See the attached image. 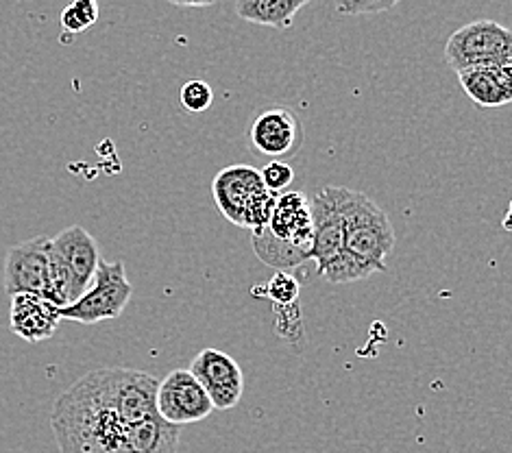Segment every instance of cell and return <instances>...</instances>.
I'll list each match as a JSON object with an SVG mask.
<instances>
[{
	"label": "cell",
	"mask_w": 512,
	"mask_h": 453,
	"mask_svg": "<svg viewBox=\"0 0 512 453\" xmlns=\"http://www.w3.org/2000/svg\"><path fill=\"white\" fill-rule=\"evenodd\" d=\"M59 308L40 295L11 297L9 325L11 332L27 342H42L53 338L59 327Z\"/></svg>",
	"instance_id": "cell-12"
},
{
	"label": "cell",
	"mask_w": 512,
	"mask_h": 453,
	"mask_svg": "<svg viewBox=\"0 0 512 453\" xmlns=\"http://www.w3.org/2000/svg\"><path fill=\"white\" fill-rule=\"evenodd\" d=\"M397 3L390 0V3H382V0H343V3H336V11L345 16H362V14H384V11L395 9Z\"/></svg>",
	"instance_id": "cell-21"
},
{
	"label": "cell",
	"mask_w": 512,
	"mask_h": 453,
	"mask_svg": "<svg viewBox=\"0 0 512 453\" xmlns=\"http://www.w3.org/2000/svg\"><path fill=\"white\" fill-rule=\"evenodd\" d=\"M445 59L456 72L480 66H512V33L495 20H475L451 33Z\"/></svg>",
	"instance_id": "cell-6"
},
{
	"label": "cell",
	"mask_w": 512,
	"mask_h": 453,
	"mask_svg": "<svg viewBox=\"0 0 512 453\" xmlns=\"http://www.w3.org/2000/svg\"><path fill=\"white\" fill-rule=\"evenodd\" d=\"M319 275L325 277V281H329V284H349V281L369 279L371 275H375V268L360 262L358 257H353L349 251H345L327 268H323Z\"/></svg>",
	"instance_id": "cell-16"
},
{
	"label": "cell",
	"mask_w": 512,
	"mask_h": 453,
	"mask_svg": "<svg viewBox=\"0 0 512 453\" xmlns=\"http://www.w3.org/2000/svg\"><path fill=\"white\" fill-rule=\"evenodd\" d=\"M188 371L203 386L214 410L236 408L245 393V375H242L240 364L221 349H203L192 360Z\"/></svg>",
	"instance_id": "cell-8"
},
{
	"label": "cell",
	"mask_w": 512,
	"mask_h": 453,
	"mask_svg": "<svg viewBox=\"0 0 512 453\" xmlns=\"http://www.w3.org/2000/svg\"><path fill=\"white\" fill-rule=\"evenodd\" d=\"M212 197L229 223L251 229V234L268 225L277 201L275 194L264 190L260 170L247 164L223 168L212 181Z\"/></svg>",
	"instance_id": "cell-3"
},
{
	"label": "cell",
	"mask_w": 512,
	"mask_h": 453,
	"mask_svg": "<svg viewBox=\"0 0 512 453\" xmlns=\"http://www.w3.org/2000/svg\"><path fill=\"white\" fill-rule=\"evenodd\" d=\"M299 281L290 273L277 271L273 279H268L266 284V297L273 303L282 305V308H295L299 301Z\"/></svg>",
	"instance_id": "cell-18"
},
{
	"label": "cell",
	"mask_w": 512,
	"mask_h": 453,
	"mask_svg": "<svg viewBox=\"0 0 512 453\" xmlns=\"http://www.w3.org/2000/svg\"><path fill=\"white\" fill-rule=\"evenodd\" d=\"M59 453H175L179 427L160 416L131 425L120 408V366L77 379L51 414Z\"/></svg>",
	"instance_id": "cell-1"
},
{
	"label": "cell",
	"mask_w": 512,
	"mask_h": 453,
	"mask_svg": "<svg viewBox=\"0 0 512 453\" xmlns=\"http://www.w3.org/2000/svg\"><path fill=\"white\" fill-rule=\"evenodd\" d=\"M177 7H192V9H201V7H212V3H184V0H177Z\"/></svg>",
	"instance_id": "cell-22"
},
{
	"label": "cell",
	"mask_w": 512,
	"mask_h": 453,
	"mask_svg": "<svg viewBox=\"0 0 512 453\" xmlns=\"http://www.w3.org/2000/svg\"><path fill=\"white\" fill-rule=\"evenodd\" d=\"M266 249L275 253L279 260L292 266H301L310 262V244H312V205L303 192H284L279 194L271 220L258 231Z\"/></svg>",
	"instance_id": "cell-4"
},
{
	"label": "cell",
	"mask_w": 512,
	"mask_h": 453,
	"mask_svg": "<svg viewBox=\"0 0 512 453\" xmlns=\"http://www.w3.org/2000/svg\"><path fill=\"white\" fill-rule=\"evenodd\" d=\"M338 207L345 227V249L360 262L386 273V260L395 249V229L386 212L364 192L338 188Z\"/></svg>",
	"instance_id": "cell-2"
},
{
	"label": "cell",
	"mask_w": 512,
	"mask_h": 453,
	"mask_svg": "<svg viewBox=\"0 0 512 453\" xmlns=\"http://www.w3.org/2000/svg\"><path fill=\"white\" fill-rule=\"evenodd\" d=\"M312 244L308 260L316 262V273L332 264L345 249V227L338 207V186H325L310 199Z\"/></svg>",
	"instance_id": "cell-10"
},
{
	"label": "cell",
	"mask_w": 512,
	"mask_h": 453,
	"mask_svg": "<svg viewBox=\"0 0 512 453\" xmlns=\"http://www.w3.org/2000/svg\"><path fill=\"white\" fill-rule=\"evenodd\" d=\"M51 247L68 264L72 275L77 277L83 290H88L96 266H99V262H101L99 244H96V240L83 227L72 225V227L64 229L62 234L51 238Z\"/></svg>",
	"instance_id": "cell-14"
},
{
	"label": "cell",
	"mask_w": 512,
	"mask_h": 453,
	"mask_svg": "<svg viewBox=\"0 0 512 453\" xmlns=\"http://www.w3.org/2000/svg\"><path fill=\"white\" fill-rule=\"evenodd\" d=\"M131 295L133 286L129 284L125 262H107L101 257L88 290L68 308L59 310V318L83 325L109 321L125 312Z\"/></svg>",
	"instance_id": "cell-5"
},
{
	"label": "cell",
	"mask_w": 512,
	"mask_h": 453,
	"mask_svg": "<svg viewBox=\"0 0 512 453\" xmlns=\"http://www.w3.org/2000/svg\"><path fill=\"white\" fill-rule=\"evenodd\" d=\"M48 257H51V238L38 236L14 244L5 257V292L16 295L46 297L48 288Z\"/></svg>",
	"instance_id": "cell-9"
},
{
	"label": "cell",
	"mask_w": 512,
	"mask_h": 453,
	"mask_svg": "<svg viewBox=\"0 0 512 453\" xmlns=\"http://www.w3.org/2000/svg\"><path fill=\"white\" fill-rule=\"evenodd\" d=\"M306 5L308 0H238L234 9L238 18L251 24L286 31Z\"/></svg>",
	"instance_id": "cell-15"
},
{
	"label": "cell",
	"mask_w": 512,
	"mask_h": 453,
	"mask_svg": "<svg viewBox=\"0 0 512 453\" xmlns=\"http://www.w3.org/2000/svg\"><path fill=\"white\" fill-rule=\"evenodd\" d=\"M96 20H99V5L94 0H77V3L68 5L62 11V16H59L62 29L70 35H79L85 29H90Z\"/></svg>",
	"instance_id": "cell-17"
},
{
	"label": "cell",
	"mask_w": 512,
	"mask_h": 453,
	"mask_svg": "<svg viewBox=\"0 0 512 453\" xmlns=\"http://www.w3.org/2000/svg\"><path fill=\"white\" fill-rule=\"evenodd\" d=\"M179 101H181V107H184L186 112L201 114V112H207V109L212 107L214 92H212L210 83H207V81L192 79V81L184 83V88H181Z\"/></svg>",
	"instance_id": "cell-19"
},
{
	"label": "cell",
	"mask_w": 512,
	"mask_h": 453,
	"mask_svg": "<svg viewBox=\"0 0 512 453\" xmlns=\"http://www.w3.org/2000/svg\"><path fill=\"white\" fill-rule=\"evenodd\" d=\"M155 410L162 421L175 427L205 421L214 412L210 397L188 369L168 373L157 384Z\"/></svg>",
	"instance_id": "cell-7"
},
{
	"label": "cell",
	"mask_w": 512,
	"mask_h": 453,
	"mask_svg": "<svg viewBox=\"0 0 512 453\" xmlns=\"http://www.w3.org/2000/svg\"><path fill=\"white\" fill-rule=\"evenodd\" d=\"M260 179L266 192L279 197V194H284L292 186V181H295V170L290 168V164L282 162V159H273V162H268L260 170Z\"/></svg>",
	"instance_id": "cell-20"
},
{
	"label": "cell",
	"mask_w": 512,
	"mask_h": 453,
	"mask_svg": "<svg viewBox=\"0 0 512 453\" xmlns=\"http://www.w3.org/2000/svg\"><path fill=\"white\" fill-rule=\"evenodd\" d=\"M249 140L253 149L266 157H288L299 151L303 131L288 109L273 107L251 122Z\"/></svg>",
	"instance_id": "cell-11"
},
{
	"label": "cell",
	"mask_w": 512,
	"mask_h": 453,
	"mask_svg": "<svg viewBox=\"0 0 512 453\" xmlns=\"http://www.w3.org/2000/svg\"><path fill=\"white\" fill-rule=\"evenodd\" d=\"M460 88L478 107H504L512 101V66H480L456 72Z\"/></svg>",
	"instance_id": "cell-13"
}]
</instances>
